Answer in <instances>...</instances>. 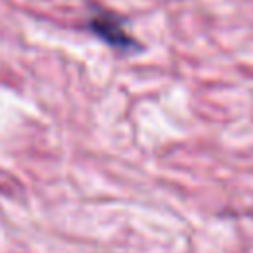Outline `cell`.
Listing matches in <instances>:
<instances>
[{
    "mask_svg": "<svg viewBox=\"0 0 253 253\" xmlns=\"http://www.w3.org/2000/svg\"><path fill=\"white\" fill-rule=\"evenodd\" d=\"M89 30L115 49H121V51L138 49V43L128 36V32L121 26V20L115 18L113 14L95 12L89 18Z\"/></svg>",
    "mask_w": 253,
    "mask_h": 253,
    "instance_id": "obj_1",
    "label": "cell"
}]
</instances>
